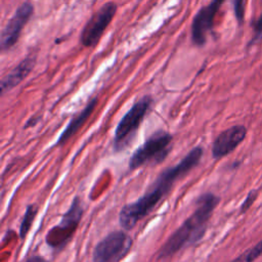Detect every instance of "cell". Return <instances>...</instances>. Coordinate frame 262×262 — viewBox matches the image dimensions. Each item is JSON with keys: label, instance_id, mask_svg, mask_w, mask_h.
Wrapping results in <instances>:
<instances>
[{"label": "cell", "instance_id": "obj_9", "mask_svg": "<svg viewBox=\"0 0 262 262\" xmlns=\"http://www.w3.org/2000/svg\"><path fill=\"white\" fill-rule=\"evenodd\" d=\"M225 0H212L202 7L194 15L191 23V41L195 46H203L207 41L208 34L212 31L214 19Z\"/></svg>", "mask_w": 262, "mask_h": 262}, {"label": "cell", "instance_id": "obj_19", "mask_svg": "<svg viewBox=\"0 0 262 262\" xmlns=\"http://www.w3.org/2000/svg\"><path fill=\"white\" fill-rule=\"evenodd\" d=\"M38 121H39V118H31V119L27 122V124L24 126V128L33 127V126H35V125L38 123Z\"/></svg>", "mask_w": 262, "mask_h": 262}, {"label": "cell", "instance_id": "obj_11", "mask_svg": "<svg viewBox=\"0 0 262 262\" xmlns=\"http://www.w3.org/2000/svg\"><path fill=\"white\" fill-rule=\"evenodd\" d=\"M36 63L35 56H28L17 63L2 80H1V94L10 91L12 88L21 83L34 69Z\"/></svg>", "mask_w": 262, "mask_h": 262}, {"label": "cell", "instance_id": "obj_5", "mask_svg": "<svg viewBox=\"0 0 262 262\" xmlns=\"http://www.w3.org/2000/svg\"><path fill=\"white\" fill-rule=\"evenodd\" d=\"M132 244V237L126 231H112L94 247L92 262H120L130 252Z\"/></svg>", "mask_w": 262, "mask_h": 262}, {"label": "cell", "instance_id": "obj_10", "mask_svg": "<svg viewBox=\"0 0 262 262\" xmlns=\"http://www.w3.org/2000/svg\"><path fill=\"white\" fill-rule=\"evenodd\" d=\"M247 128L243 125L231 126L222 131L213 141L212 157L219 160L232 152L246 138Z\"/></svg>", "mask_w": 262, "mask_h": 262}, {"label": "cell", "instance_id": "obj_7", "mask_svg": "<svg viewBox=\"0 0 262 262\" xmlns=\"http://www.w3.org/2000/svg\"><path fill=\"white\" fill-rule=\"evenodd\" d=\"M117 12V4L113 1L104 3L85 24L80 42L84 47H93L100 40Z\"/></svg>", "mask_w": 262, "mask_h": 262}, {"label": "cell", "instance_id": "obj_15", "mask_svg": "<svg viewBox=\"0 0 262 262\" xmlns=\"http://www.w3.org/2000/svg\"><path fill=\"white\" fill-rule=\"evenodd\" d=\"M246 2L247 0H232L233 5V11L236 18V21L239 26L244 23L245 18V10H246Z\"/></svg>", "mask_w": 262, "mask_h": 262}, {"label": "cell", "instance_id": "obj_12", "mask_svg": "<svg viewBox=\"0 0 262 262\" xmlns=\"http://www.w3.org/2000/svg\"><path fill=\"white\" fill-rule=\"evenodd\" d=\"M96 104H97V98L94 97L87 103V105L78 115H76L70 121L66 129L62 131V133L58 137L56 141V145L64 144L72 136H74L79 131V129L84 125V123L88 120L90 115L93 113Z\"/></svg>", "mask_w": 262, "mask_h": 262}, {"label": "cell", "instance_id": "obj_14", "mask_svg": "<svg viewBox=\"0 0 262 262\" xmlns=\"http://www.w3.org/2000/svg\"><path fill=\"white\" fill-rule=\"evenodd\" d=\"M260 256H262V239L260 242H258L252 248H250L247 251H245L244 253H242L239 256H237L231 262H254Z\"/></svg>", "mask_w": 262, "mask_h": 262}, {"label": "cell", "instance_id": "obj_17", "mask_svg": "<svg viewBox=\"0 0 262 262\" xmlns=\"http://www.w3.org/2000/svg\"><path fill=\"white\" fill-rule=\"evenodd\" d=\"M257 195H258V192L256 190H252L248 193L247 198L245 199V201L243 202V204L241 206V213H245L250 209V207L254 204Z\"/></svg>", "mask_w": 262, "mask_h": 262}, {"label": "cell", "instance_id": "obj_18", "mask_svg": "<svg viewBox=\"0 0 262 262\" xmlns=\"http://www.w3.org/2000/svg\"><path fill=\"white\" fill-rule=\"evenodd\" d=\"M25 262H47V260L44 259L42 256L33 255V256H30L29 258H27V260Z\"/></svg>", "mask_w": 262, "mask_h": 262}, {"label": "cell", "instance_id": "obj_8", "mask_svg": "<svg viewBox=\"0 0 262 262\" xmlns=\"http://www.w3.org/2000/svg\"><path fill=\"white\" fill-rule=\"evenodd\" d=\"M33 12L34 6L29 1L24 2L16 8L1 32L0 48L2 51L10 49L18 41L21 31L30 20Z\"/></svg>", "mask_w": 262, "mask_h": 262}, {"label": "cell", "instance_id": "obj_1", "mask_svg": "<svg viewBox=\"0 0 262 262\" xmlns=\"http://www.w3.org/2000/svg\"><path fill=\"white\" fill-rule=\"evenodd\" d=\"M202 146H195L176 165L163 170L145 193L133 203L126 204L119 213V223L125 230L132 229L148 215L160 201L171 190L174 183L195 168L203 157Z\"/></svg>", "mask_w": 262, "mask_h": 262}, {"label": "cell", "instance_id": "obj_2", "mask_svg": "<svg viewBox=\"0 0 262 262\" xmlns=\"http://www.w3.org/2000/svg\"><path fill=\"white\" fill-rule=\"evenodd\" d=\"M220 199L213 192H205L195 201V209L185 221L169 236L161 248L158 258L166 259L182 248L195 244L205 234L208 222Z\"/></svg>", "mask_w": 262, "mask_h": 262}, {"label": "cell", "instance_id": "obj_3", "mask_svg": "<svg viewBox=\"0 0 262 262\" xmlns=\"http://www.w3.org/2000/svg\"><path fill=\"white\" fill-rule=\"evenodd\" d=\"M173 135L159 130L152 133L129 159V169L135 170L145 164L157 165L162 163L170 152Z\"/></svg>", "mask_w": 262, "mask_h": 262}, {"label": "cell", "instance_id": "obj_13", "mask_svg": "<svg viewBox=\"0 0 262 262\" xmlns=\"http://www.w3.org/2000/svg\"><path fill=\"white\" fill-rule=\"evenodd\" d=\"M37 213H38L37 205L31 204V205L27 206L26 212L24 214V217L21 219L20 226H19V237L21 239H24L27 236V234H28V232H29V230H30V228L32 226V223H33Z\"/></svg>", "mask_w": 262, "mask_h": 262}, {"label": "cell", "instance_id": "obj_4", "mask_svg": "<svg viewBox=\"0 0 262 262\" xmlns=\"http://www.w3.org/2000/svg\"><path fill=\"white\" fill-rule=\"evenodd\" d=\"M151 103L152 99L150 96L145 95L141 97L120 120L114 136V149L116 151L125 149L132 141Z\"/></svg>", "mask_w": 262, "mask_h": 262}, {"label": "cell", "instance_id": "obj_16", "mask_svg": "<svg viewBox=\"0 0 262 262\" xmlns=\"http://www.w3.org/2000/svg\"><path fill=\"white\" fill-rule=\"evenodd\" d=\"M253 30H254V33H253V37L251 39L250 45L258 42L262 38V13L255 21V24L253 26Z\"/></svg>", "mask_w": 262, "mask_h": 262}, {"label": "cell", "instance_id": "obj_6", "mask_svg": "<svg viewBox=\"0 0 262 262\" xmlns=\"http://www.w3.org/2000/svg\"><path fill=\"white\" fill-rule=\"evenodd\" d=\"M84 209L79 196H75L68 211L63 214L60 222L52 227L47 235L46 243L52 248H61L73 236L83 215Z\"/></svg>", "mask_w": 262, "mask_h": 262}]
</instances>
